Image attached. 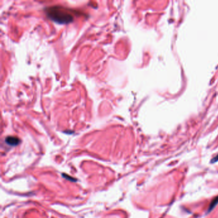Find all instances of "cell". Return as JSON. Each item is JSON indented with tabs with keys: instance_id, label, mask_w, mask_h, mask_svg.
<instances>
[{
	"instance_id": "6da1fadb",
	"label": "cell",
	"mask_w": 218,
	"mask_h": 218,
	"mask_svg": "<svg viewBox=\"0 0 218 218\" xmlns=\"http://www.w3.org/2000/svg\"><path fill=\"white\" fill-rule=\"evenodd\" d=\"M48 18L60 24H69L74 20V11L61 6H53L46 9Z\"/></svg>"
},
{
	"instance_id": "7a4b0ae2",
	"label": "cell",
	"mask_w": 218,
	"mask_h": 218,
	"mask_svg": "<svg viewBox=\"0 0 218 218\" xmlns=\"http://www.w3.org/2000/svg\"><path fill=\"white\" fill-rule=\"evenodd\" d=\"M5 142L8 145L14 147L19 145L20 143V140L17 138L14 137V136H9V137L6 138Z\"/></svg>"
},
{
	"instance_id": "3957f363",
	"label": "cell",
	"mask_w": 218,
	"mask_h": 218,
	"mask_svg": "<svg viewBox=\"0 0 218 218\" xmlns=\"http://www.w3.org/2000/svg\"><path fill=\"white\" fill-rule=\"evenodd\" d=\"M218 204V197H217L216 198H214L213 200L212 201L211 204H210V206H209V212H210V210H211L212 209H213L214 207H215L216 205Z\"/></svg>"
}]
</instances>
